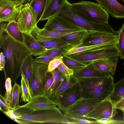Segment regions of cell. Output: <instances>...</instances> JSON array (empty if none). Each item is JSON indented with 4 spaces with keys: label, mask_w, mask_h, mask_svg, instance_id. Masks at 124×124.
<instances>
[{
    "label": "cell",
    "mask_w": 124,
    "mask_h": 124,
    "mask_svg": "<svg viewBox=\"0 0 124 124\" xmlns=\"http://www.w3.org/2000/svg\"><path fill=\"white\" fill-rule=\"evenodd\" d=\"M0 47L3 50L6 61L5 78H10L13 84L21 75L23 62L31 55V51L24 42L17 41L5 31L3 40L0 41Z\"/></svg>",
    "instance_id": "obj_1"
},
{
    "label": "cell",
    "mask_w": 124,
    "mask_h": 124,
    "mask_svg": "<svg viewBox=\"0 0 124 124\" xmlns=\"http://www.w3.org/2000/svg\"><path fill=\"white\" fill-rule=\"evenodd\" d=\"M78 80L82 98L102 101L108 98L114 90V78L111 74Z\"/></svg>",
    "instance_id": "obj_2"
},
{
    "label": "cell",
    "mask_w": 124,
    "mask_h": 124,
    "mask_svg": "<svg viewBox=\"0 0 124 124\" xmlns=\"http://www.w3.org/2000/svg\"><path fill=\"white\" fill-rule=\"evenodd\" d=\"M57 14L68 18L88 31H99L116 35L118 33V31H114L109 23L93 22L82 16L72 8L67 0H65Z\"/></svg>",
    "instance_id": "obj_3"
},
{
    "label": "cell",
    "mask_w": 124,
    "mask_h": 124,
    "mask_svg": "<svg viewBox=\"0 0 124 124\" xmlns=\"http://www.w3.org/2000/svg\"><path fill=\"white\" fill-rule=\"evenodd\" d=\"M64 115L56 106L34 111L16 119L21 124H62Z\"/></svg>",
    "instance_id": "obj_4"
},
{
    "label": "cell",
    "mask_w": 124,
    "mask_h": 124,
    "mask_svg": "<svg viewBox=\"0 0 124 124\" xmlns=\"http://www.w3.org/2000/svg\"><path fill=\"white\" fill-rule=\"evenodd\" d=\"M71 4L78 13L86 18L94 22L108 23L109 14L97 3L82 1Z\"/></svg>",
    "instance_id": "obj_5"
},
{
    "label": "cell",
    "mask_w": 124,
    "mask_h": 124,
    "mask_svg": "<svg viewBox=\"0 0 124 124\" xmlns=\"http://www.w3.org/2000/svg\"><path fill=\"white\" fill-rule=\"evenodd\" d=\"M68 56L87 64L97 60L119 56V54L116 45H112L104 46L94 51Z\"/></svg>",
    "instance_id": "obj_6"
},
{
    "label": "cell",
    "mask_w": 124,
    "mask_h": 124,
    "mask_svg": "<svg viewBox=\"0 0 124 124\" xmlns=\"http://www.w3.org/2000/svg\"><path fill=\"white\" fill-rule=\"evenodd\" d=\"M43 29L46 30L62 32L87 31L68 18L57 14L48 20Z\"/></svg>",
    "instance_id": "obj_7"
},
{
    "label": "cell",
    "mask_w": 124,
    "mask_h": 124,
    "mask_svg": "<svg viewBox=\"0 0 124 124\" xmlns=\"http://www.w3.org/2000/svg\"><path fill=\"white\" fill-rule=\"evenodd\" d=\"M18 8L16 21L20 31L23 33L31 34L38 23L33 10L28 2L20 5Z\"/></svg>",
    "instance_id": "obj_8"
},
{
    "label": "cell",
    "mask_w": 124,
    "mask_h": 124,
    "mask_svg": "<svg viewBox=\"0 0 124 124\" xmlns=\"http://www.w3.org/2000/svg\"><path fill=\"white\" fill-rule=\"evenodd\" d=\"M48 64L33 61L31 90V98L42 94L46 83V75L47 71Z\"/></svg>",
    "instance_id": "obj_9"
},
{
    "label": "cell",
    "mask_w": 124,
    "mask_h": 124,
    "mask_svg": "<svg viewBox=\"0 0 124 124\" xmlns=\"http://www.w3.org/2000/svg\"><path fill=\"white\" fill-rule=\"evenodd\" d=\"M101 101L81 97L68 108L64 113L72 116L85 118V116Z\"/></svg>",
    "instance_id": "obj_10"
},
{
    "label": "cell",
    "mask_w": 124,
    "mask_h": 124,
    "mask_svg": "<svg viewBox=\"0 0 124 124\" xmlns=\"http://www.w3.org/2000/svg\"><path fill=\"white\" fill-rule=\"evenodd\" d=\"M81 98L80 87L78 81L64 91L55 100L54 102L59 108L64 112Z\"/></svg>",
    "instance_id": "obj_11"
},
{
    "label": "cell",
    "mask_w": 124,
    "mask_h": 124,
    "mask_svg": "<svg viewBox=\"0 0 124 124\" xmlns=\"http://www.w3.org/2000/svg\"><path fill=\"white\" fill-rule=\"evenodd\" d=\"M116 109L114 104L108 98L100 102L85 116V118L93 120L113 118L118 113Z\"/></svg>",
    "instance_id": "obj_12"
},
{
    "label": "cell",
    "mask_w": 124,
    "mask_h": 124,
    "mask_svg": "<svg viewBox=\"0 0 124 124\" xmlns=\"http://www.w3.org/2000/svg\"><path fill=\"white\" fill-rule=\"evenodd\" d=\"M117 34H114L97 31H89L83 44L85 45H100L104 46L116 45Z\"/></svg>",
    "instance_id": "obj_13"
},
{
    "label": "cell",
    "mask_w": 124,
    "mask_h": 124,
    "mask_svg": "<svg viewBox=\"0 0 124 124\" xmlns=\"http://www.w3.org/2000/svg\"><path fill=\"white\" fill-rule=\"evenodd\" d=\"M21 106L33 112L52 108L56 106L57 104L55 102L51 100L47 96L40 95L32 97L27 103Z\"/></svg>",
    "instance_id": "obj_14"
},
{
    "label": "cell",
    "mask_w": 124,
    "mask_h": 124,
    "mask_svg": "<svg viewBox=\"0 0 124 124\" xmlns=\"http://www.w3.org/2000/svg\"><path fill=\"white\" fill-rule=\"evenodd\" d=\"M31 34L48 51L55 49L65 50L70 45L61 38H53L44 36L37 33L33 31Z\"/></svg>",
    "instance_id": "obj_15"
},
{
    "label": "cell",
    "mask_w": 124,
    "mask_h": 124,
    "mask_svg": "<svg viewBox=\"0 0 124 124\" xmlns=\"http://www.w3.org/2000/svg\"><path fill=\"white\" fill-rule=\"evenodd\" d=\"M18 12V7L7 0H0V22L16 21Z\"/></svg>",
    "instance_id": "obj_16"
},
{
    "label": "cell",
    "mask_w": 124,
    "mask_h": 124,
    "mask_svg": "<svg viewBox=\"0 0 124 124\" xmlns=\"http://www.w3.org/2000/svg\"><path fill=\"white\" fill-rule=\"evenodd\" d=\"M112 17L124 18V5L116 0H95Z\"/></svg>",
    "instance_id": "obj_17"
},
{
    "label": "cell",
    "mask_w": 124,
    "mask_h": 124,
    "mask_svg": "<svg viewBox=\"0 0 124 124\" xmlns=\"http://www.w3.org/2000/svg\"><path fill=\"white\" fill-rule=\"evenodd\" d=\"M119 56L97 60L91 62L95 69L98 71L113 76L115 74Z\"/></svg>",
    "instance_id": "obj_18"
},
{
    "label": "cell",
    "mask_w": 124,
    "mask_h": 124,
    "mask_svg": "<svg viewBox=\"0 0 124 124\" xmlns=\"http://www.w3.org/2000/svg\"><path fill=\"white\" fill-rule=\"evenodd\" d=\"M78 81V80L73 75L65 76L61 74L60 83L57 89L48 97L54 101L55 99L64 91Z\"/></svg>",
    "instance_id": "obj_19"
},
{
    "label": "cell",
    "mask_w": 124,
    "mask_h": 124,
    "mask_svg": "<svg viewBox=\"0 0 124 124\" xmlns=\"http://www.w3.org/2000/svg\"><path fill=\"white\" fill-rule=\"evenodd\" d=\"M24 42L29 48L31 55L36 56L47 52L48 50L42 46L32 35L23 33Z\"/></svg>",
    "instance_id": "obj_20"
},
{
    "label": "cell",
    "mask_w": 124,
    "mask_h": 124,
    "mask_svg": "<svg viewBox=\"0 0 124 124\" xmlns=\"http://www.w3.org/2000/svg\"><path fill=\"white\" fill-rule=\"evenodd\" d=\"M108 74L97 70L93 66L92 62H90L88 63L85 66L74 71L73 75L78 79L82 78L102 77Z\"/></svg>",
    "instance_id": "obj_21"
},
{
    "label": "cell",
    "mask_w": 124,
    "mask_h": 124,
    "mask_svg": "<svg viewBox=\"0 0 124 124\" xmlns=\"http://www.w3.org/2000/svg\"><path fill=\"white\" fill-rule=\"evenodd\" d=\"M33 59L32 56L31 55L25 59L22 66L21 71L24 76L31 96L33 71Z\"/></svg>",
    "instance_id": "obj_22"
},
{
    "label": "cell",
    "mask_w": 124,
    "mask_h": 124,
    "mask_svg": "<svg viewBox=\"0 0 124 124\" xmlns=\"http://www.w3.org/2000/svg\"><path fill=\"white\" fill-rule=\"evenodd\" d=\"M65 0H48L40 21L48 20L56 14Z\"/></svg>",
    "instance_id": "obj_23"
},
{
    "label": "cell",
    "mask_w": 124,
    "mask_h": 124,
    "mask_svg": "<svg viewBox=\"0 0 124 124\" xmlns=\"http://www.w3.org/2000/svg\"><path fill=\"white\" fill-rule=\"evenodd\" d=\"M89 31H79L60 38L69 44L70 46H76L83 43Z\"/></svg>",
    "instance_id": "obj_24"
},
{
    "label": "cell",
    "mask_w": 124,
    "mask_h": 124,
    "mask_svg": "<svg viewBox=\"0 0 124 124\" xmlns=\"http://www.w3.org/2000/svg\"><path fill=\"white\" fill-rule=\"evenodd\" d=\"M48 0H29L28 2L32 8L38 23L46 7Z\"/></svg>",
    "instance_id": "obj_25"
},
{
    "label": "cell",
    "mask_w": 124,
    "mask_h": 124,
    "mask_svg": "<svg viewBox=\"0 0 124 124\" xmlns=\"http://www.w3.org/2000/svg\"><path fill=\"white\" fill-rule=\"evenodd\" d=\"M5 31L17 41L24 43L23 33L20 31L18 24L15 20L7 23Z\"/></svg>",
    "instance_id": "obj_26"
},
{
    "label": "cell",
    "mask_w": 124,
    "mask_h": 124,
    "mask_svg": "<svg viewBox=\"0 0 124 124\" xmlns=\"http://www.w3.org/2000/svg\"><path fill=\"white\" fill-rule=\"evenodd\" d=\"M124 97V77L114 84L113 91L108 98L115 104Z\"/></svg>",
    "instance_id": "obj_27"
},
{
    "label": "cell",
    "mask_w": 124,
    "mask_h": 124,
    "mask_svg": "<svg viewBox=\"0 0 124 124\" xmlns=\"http://www.w3.org/2000/svg\"><path fill=\"white\" fill-rule=\"evenodd\" d=\"M64 118L62 124H97L95 120H90L85 118L71 116L63 113Z\"/></svg>",
    "instance_id": "obj_28"
},
{
    "label": "cell",
    "mask_w": 124,
    "mask_h": 124,
    "mask_svg": "<svg viewBox=\"0 0 124 124\" xmlns=\"http://www.w3.org/2000/svg\"><path fill=\"white\" fill-rule=\"evenodd\" d=\"M37 33L43 36L53 38H59L74 32H62L47 31L36 26L33 30Z\"/></svg>",
    "instance_id": "obj_29"
},
{
    "label": "cell",
    "mask_w": 124,
    "mask_h": 124,
    "mask_svg": "<svg viewBox=\"0 0 124 124\" xmlns=\"http://www.w3.org/2000/svg\"><path fill=\"white\" fill-rule=\"evenodd\" d=\"M63 63L74 71L85 66L87 64L68 56L63 55Z\"/></svg>",
    "instance_id": "obj_30"
},
{
    "label": "cell",
    "mask_w": 124,
    "mask_h": 124,
    "mask_svg": "<svg viewBox=\"0 0 124 124\" xmlns=\"http://www.w3.org/2000/svg\"><path fill=\"white\" fill-rule=\"evenodd\" d=\"M21 94L20 86L15 82L12 87L10 107L14 109L20 106L19 104L20 96Z\"/></svg>",
    "instance_id": "obj_31"
},
{
    "label": "cell",
    "mask_w": 124,
    "mask_h": 124,
    "mask_svg": "<svg viewBox=\"0 0 124 124\" xmlns=\"http://www.w3.org/2000/svg\"><path fill=\"white\" fill-rule=\"evenodd\" d=\"M53 81L51 86L46 95L48 97L58 88L60 83L61 74L57 68L51 71Z\"/></svg>",
    "instance_id": "obj_32"
},
{
    "label": "cell",
    "mask_w": 124,
    "mask_h": 124,
    "mask_svg": "<svg viewBox=\"0 0 124 124\" xmlns=\"http://www.w3.org/2000/svg\"><path fill=\"white\" fill-rule=\"evenodd\" d=\"M118 31V42L116 45L120 58L124 60V23Z\"/></svg>",
    "instance_id": "obj_33"
},
{
    "label": "cell",
    "mask_w": 124,
    "mask_h": 124,
    "mask_svg": "<svg viewBox=\"0 0 124 124\" xmlns=\"http://www.w3.org/2000/svg\"><path fill=\"white\" fill-rule=\"evenodd\" d=\"M21 75V79L20 88L21 95L20 102H28L30 100L31 97L29 93L24 76L22 72Z\"/></svg>",
    "instance_id": "obj_34"
},
{
    "label": "cell",
    "mask_w": 124,
    "mask_h": 124,
    "mask_svg": "<svg viewBox=\"0 0 124 124\" xmlns=\"http://www.w3.org/2000/svg\"><path fill=\"white\" fill-rule=\"evenodd\" d=\"M5 86L6 92L4 97L8 105L11 107L10 104L12 87L11 81L10 78H7L6 79Z\"/></svg>",
    "instance_id": "obj_35"
},
{
    "label": "cell",
    "mask_w": 124,
    "mask_h": 124,
    "mask_svg": "<svg viewBox=\"0 0 124 124\" xmlns=\"http://www.w3.org/2000/svg\"><path fill=\"white\" fill-rule=\"evenodd\" d=\"M63 55L55 58L49 63L47 71L51 72L56 68L62 62H63Z\"/></svg>",
    "instance_id": "obj_36"
},
{
    "label": "cell",
    "mask_w": 124,
    "mask_h": 124,
    "mask_svg": "<svg viewBox=\"0 0 124 124\" xmlns=\"http://www.w3.org/2000/svg\"><path fill=\"white\" fill-rule=\"evenodd\" d=\"M46 83L41 95L46 96L51 86L53 81V77L51 72L47 71L46 73Z\"/></svg>",
    "instance_id": "obj_37"
},
{
    "label": "cell",
    "mask_w": 124,
    "mask_h": 124,
    "mask_svg": "<svg viewBox=\"0 0 124 124\" xmlns=\"http://www.w3.org/2000/svg\"><path fill=\"white\" fill-rule=\"evenodd\" d=\"M61 74L65 76L73 75L74 71L69 68L63 62L62 63L57 67Z\"/></svg>",
    "instance_id": "obj_38"
},
{
    "label": "cell",
    "mask_w": 124,
    "mask_h": 124,
    "mask_svg": "<svg viewBox=\"0 0 124 124\" xmlns=\"http://www.w3.org/2000/svg\"><path fill=\"white\" fill-rule=\"evenodd\" d=\"M64 49H55L48 51L39 56H49L58 57L63 55Z\"/></svg>",
    "instance_id": "obj_39"
},
{
    "label": "cell",
    "mask_w": 124,
    "mask_h": 124,
    "mask_svg": "<svg viewBox=\"0 0 124 124\" xmlns=\"http://www.w3.org/2000/svg\"><path fill=\"white\" fill-rule=\"evenodd\" d=\"M95 120L97 124H124V120H115L113 118H104Z\"/></svg>",
    "instance_id": "obj_40"
},
{
    "label": "cell",
    "mask_w": 124,
    "mask_h": 124,
    "mask_svg": "<svg viewBox=\"0 0 124 124\" xmlns=\"http://www.w3.org/2000/svg\"><path fill=\"white\" fill-rule=\"evenodd\" d=\"M57 57L49 56H39L33 58V60L35 62L49 64L51 60Z\"/></svg>",
    "instance_id": "obj_41"
},
{
    "label": "cell",
    "mask_w": 124,
    "mask_h": 124,
    "mask_svg": "<svg viewBox=\"0 0 124 124\" xmlns=\"http://www.w3.org/2000/svg\"><path fill=\"white\" fill-rule=\"evenodd\" d=\"M0 110L3 113L12 109L8 105L4 97L1 94L0 95Z\"/></svg>",
    "instance_id": "obj_42"
},
{
    "label": "cell",
    "mask_w": 124,
    "mask_h": 124,
    "mask_svg": "<svg viewBox=\"0 0 124 124\" xmlns=\"http://www.w3.org/2000/svg\"><path fill=\"white\" fill-rule=\"evenodd\" d=\"M6 62L5 57L3 53L1 52L0 54V70L5 71V67Z\"/></svg>",
    "instance_id": "obj_43"
},
{
    "label": "cell",
    "mask_w": 124,
    "mask_h": 124,
    "mask_svg": "<svg viewBox=\"0 0 124 124\" xmlns=\"http://www.w3.org/2000/svg\"><path fill=\"white\" fill-rule=\"evenodd\" d=\"M7 24L5 22H0V41L2 40L3 38L4 32Z\"/></svg>",
    "instance_id": "obj_44"
},
{
    "label": "cell",
    "mask_w": 124,
    "mask_h": 124,
    "mask_svg": "<svg viewBox=\"0 0 124 124\" xmlns=\"http://www.w3.org/2000/svg\"><path fill=\"white\" fill-rule=\"evenodd\" d=\"M114 106L116 109L121 110L124 107V97L114 104Z\"/></svg>",
    "instance_id": "obj_45"
},
{
    "label": "cell",
    "mask_w": 124,
    "mask_h": 124,
    "mask_svg": "<svg viewBox=\"0 0 124 124\" xmlns=\"http://www.w3.org/2000/svg\"><path fill=\"white\" fill-rule=\"evenodd\" d=\"M14 3L18 7L27 0H7Z\"/></svg>",
    "instance_id": "obj_46"
},
{
    "label": "cell",
    "mask_w": 124,
    "mask_h": 124,
    "mask_svg": "<svg viewBox=\"0 0 124 124\" xmlns=\"http://www.w3.org/2000/svg\"><path fill=\"white\" fill-rule=\"evenodd\" d=\"M121 110L123 111V112H124V107L122 108Z\"/></svg>",
    "instance_id": "obj_47"
},
{
    "label": "cell",
    "mask_w": 124,
    "mask_h": 124,
    "mask_svg": "<svg viewBox=\"0 0 124 124\" xmlns=\"http://www.w3.org/2000/svg\"><path fill=\"white\" fill-rule=\"evenodd\" d=\"M123 2L124 3V0H122Z\"/></svg>",
    "instance_id": "obj_48"
},
{
    "label": "cell",
    "mask_w": 124,
    "mask_h": 124,
    "mask_svg": "<svg viewBox=\"0 0 124 124\" xmlns=\"http://www.w3.org/2000/svg\"><path fill=\"white\" fill-rule=\"evenodd\" d=\"M123 112V115H124V112Z\"/></svg>",
    "instance_id": "obj_49"
},
{
    "label": "cell",
    "mask_w": 124,
    "mask_h": 124,
    "mask_svg": "<svg viewBox=\"0 0 124 124\" xmlns=\"http://www.w3.org/2000/svg\"><path fill=\"white\" fill-rule=\"evenodd\" d=\"M123 65L124 66V62L123 63Z\"/></svg>",
    "instance_id": "obj_50"
}]
</instances>
